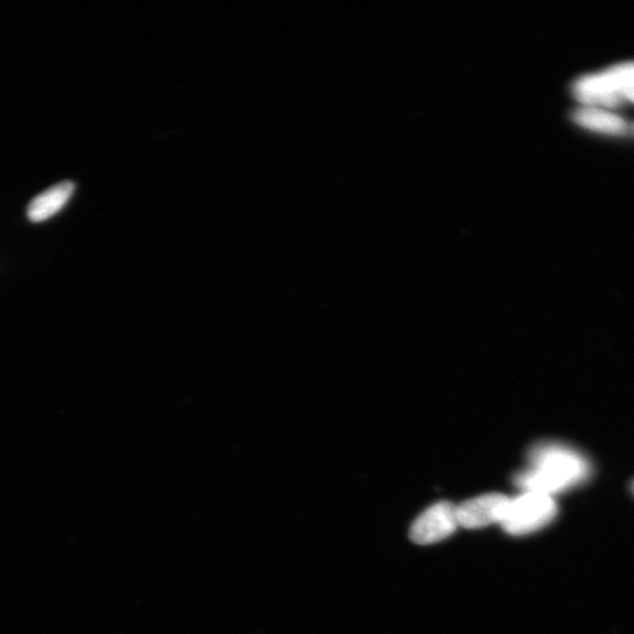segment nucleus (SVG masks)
<instances>
[{"label": "nucleus", "mask_w": 634, "mask_h": 634, "mask_svg": "<svg viewBox=\"0 0 634 634\" xmlns=\"http://www.w3.org/2000/svg\"><path fill=\"white\" fill-rule=\"evenodd\" d=\"M625 102H630L634 104V88L627 91L624 95Z\"/></svg>", "instance_id": "8"}, {"label": "nucleus", "mask_w": 634, "mask_h": 634, "mask_svg": "<svg viewBox=\"0 0 634 634\" xmlns=\"http://www.w3.org/2000/svg\"><path fill=\"white\" fill-rule=\"evenodd\" d=\"M633 88L634 61H627L580 77L575 81L573 93L583 106L611 109L620 107L625 102V93Z\"/></svg>", "instance_id": "2"}, {"label": "nucleus", "mask_w": 634, "mask_h": 634, "mask_svg": "<svg viewBox=\"0 0 634 634\" xmlns=\"http://www.w3.org/2000/svg\"><path fill=\"white\" fill-rule=\"evenodd\" d=\"M73 191V183L62 182L37 195L28 205V219L34 222H42L51 218L67 205Z\"/></svg>", "instance_id": "7"}, {"label": "nucleus", "mask_w": 634, "mask_h": 634, "mask_svg": "<svg viewBox=\"0 0 634 634\" xmlns=\"http://www.w3.org/2000/svg\"><path fill=\"white\" fill-rule=\"evenodd\" d=\"M591 474V462L581 451L564 442L544 441L530 449L528 464L515 483L523 493L554 497L587 482Z\"/></svg>", "instance_id": "1"}, {"label": "nucleus", "mask_w": 634, "mask_h": 634, "mask_svg": "<svg viewBox=\"0 0 634 634\" xmlns=\"http://www.w3.org/2000/svg\"><path fill=\"white\" fill-rule=\"evenodd\" d=\"M510 497L500 494H486L471 498L458 507L460 527L480 529L502 523L509 508Z\"/></svg>", "instance_id": "5"}, {"label": "nucleus", "mask_w": 634, "mask_h": 634, "mask_svg": "<svg viewBox=\"0 0 634 634\" xmlns=\"http://www.w3.org/2000/svg\"><path fill=\"white\" fill-rule=\"evenodd\" d=\"M633 492H634V483H633Z\"/></svg>", "instance_id": "9"}, {"label": "nucleus", "mask_w": 634, "mask_h": 634, "mask_svg": "<svg viewBox=\"0 0 634 634\" xmlns=\"http://www.w3.org/2000/svg\"><path fill=\"white\" fill-rule=\"evenodd\" d=\"M460 527L458 507L450 502H440L423 512L411 529V539L419 545L441 542Z\"/></svg>", "instance_id": "4"}, {"label": "nucleus", "mask_w": 634, "mask_h": 634, "mask_svg": "<svg viewBox=\"0 0 634 634\" xmlns=\"http://www.w3.org/2000/svg\"><path fill=\"white\" fill-rule=\"evenodd\" d=\"M556 515L557 504L554 497L526 492L510 499L508 511L500 526L509 534L523 535L545 528Z\"/></svg>", "instance_id": "3"}, {"label": "nucleus", "mask_w": 634, "mask_h": 634, "mask_svg": "<svg viewBox=\"0 0 634 634\" xmlns=\"http://www.w3.org/2000/svg\"><path fill=\"white\" fill-rule=\"evenodd\" d=\"M573 119L578 126L601 135L622 137L629 132L627 123L610 109L581 106L574 112Z\"/></svg>", "instance_id": "6"}]
</instances>
